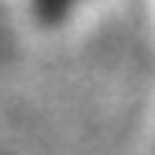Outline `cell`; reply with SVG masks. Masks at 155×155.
Returning <instances> with one entry per match:
<instances>
[{"label":"cell","instance_id":"6da1fadb","mask_svg":"<svg viewBox=\"0 0 155 155\" xmlns=\"http://www.w3.org/2000/svg\"><path fill=\"white\" fill-rule=\"evenodd\" d=\"M74 4L78 0H33V15L41 18L45 26H52V22H59L63 15H70Z\"/></svg>","mask_w":155,"mask_h":155}]
</instances>
